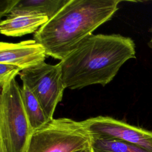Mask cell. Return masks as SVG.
<instances>
[{"mask_svg":"<svg viewBox=\"0 0 152 152\" xmlns=\"http://www.w3.org/2000/svg\"><path fill=\"white\" fill-rule=\"evenodd\" d=\"M69 0H18L11 13L26 12L53 17ZM10 13V14H11Z\"/></svg>","mask_w":152,"mask_h":152,"instance_id":"9c48e42d","label":"cell"},{"mask_svg":"<svg viewBox=\"0 0 152 152\" xmlns=\"http://www.w3.org/2000/svg\"><path fill=\"white\" fill-rule=\"evenodd\" d=\"M18 0H1L0 1V17L9 15L15 7Z\"/></svg>","mask_w":152,"mask_h":152,"instance_id":"4fadbf2b","label":"cell"},{"mask_svg":"<svg viewBox=\"0 0 152 152\" xmlns=\"http://www.w3.org/2000/svg\"><path fill=\"white\" fill-rule=\"evenodd\" d=\"M120 0H69L33 36L47 56L60 61L110 20Z\"/></svg>","mask_w":152,"mask_h":152,"instance_id":"7a4b0ae2","label":"cell"},{"mask_svg":"<svg viewBox=\"0 0 152 152\" xmlns=\"http://www.w3.org/2000/svg\"><path fill=\"white\" fill-rule=\"evenodd\" d=\"M21 69L14 65L0 63V86L1 88L9 83L15 76L20 72Z\"/></svg>","mask_w":152,"mask_h":152,"instance_id":"7c38bea8","label":"cell"},{"mask_svg":"<svg viewBox=\"0 0 152 152\" xmlns=\"http://www.w3.org/2000/svg\"><path fill=\"white\" fill-rule=\"evenodd\" d=\"M33 132L14 78L1 88L0 142L7 152H26Z\"/></svg>","mask_w":152,"mask_h":152,"instance_id":"3957f363","label":"cell"},{"mask_svg":"<svg viewBox=\"0 0 152 152\" xmlns=\"http://www.w3.org/2000/svg\"><path fill=\"white\" fill-rule=\"evenodd\" d=\"M18 75L23 84L37 98L46 115L52 120L56 107L62 100L66 88L59 63L50 65L43 62L21 71Z\"/></svg>","mask_w":152,"mask_h":152,"instance_id":"5b68a950","label":"cell"},{"mask_svg":"<svg viewBox=\"0 0 152 152\" xmlns=\"http://www.w3.org/2000/svg\"><path fill=\"white\" fill-rule=\"evenodd\" d=\"M151 39H150V41L148 42V46H149V48L150 49H152V27L151 28Z\"/></svg>","mask_w":152,"mask_h":152,"instance_id":"2e32d148","label":"cell"},{"mask_svg":"<svg viewBox=\"0 0 152 152\" xmlns=\"http://www.w3.org/2000/svg\"><path fill=\"white\" fill-rule=\"evenodd\" d=\"M74 152H93V151L91 147H88V148H86L84 149H82V150H78V151H76Z\"/></svg>","mask_w":152,"mask_h":152,"instance_id":"5bb4252c","label":"cell"},{"mask_svg":"<svg viewBox=\"0 0 152 152\" xmlns=\"http://www.w3.org/2000/svg\"><path fill=\"white\" fill-rule=\"evenodd\" d=\"M134 40L119 34H91L59 62L66 88L105 86L128 60L135 58Z\"/></svg>","mask_w":152,"mask_h":152,"instance_id":"6da1fadb","label":"cell"},{"mask_svg":"<svg viewBox=\"0 0 152 152\" xmlns=\"http://www.w3.org/2000/svg\"><path fill=\"white\" fill-rule=\"evenodd\" d=\"M91 140L83 121L53 119L33 132L26 152H74L91 147Z\"/></svg>","mask_w":152,"mask_h":152,"instance_id":"277c9868","label":"cell"},{"mask_svg":"<svg viewBox=\"0 0 152 152\" xmlns=\"http://www.w3.org/2000/svg\"><path fill=\"white\" fill-rule=\"evenodd\" d=\"M0 152H7L5 147L2 142H0Z\"/></svg>","mask_w":152,"mask_h":152,"instance_id":"9a60e30c","label":"cell"},{"mask_svg":"<svg viewBox=\"0 0 152 152\" xmlns=\"http://www.w3.org/2000/svg\"><path fill=\"white\" fill-rule=\"evenodd\" d=\"M46 51L34 39L18 43H0V63L14 65L22 70L45 62Z\"/></svg>","mask_w":152,"mask_h":152,"instance_id":"52a82bcc","label":"cell"},{"mask_svg":"<svg viewBox=\"0 0 152 152\" xmlns=\"http://www.w3.org/2000/svg\"><path fill=\"white\" fill-rule=\"evenodd\" d=\"M22 99L24 107L33 131L42 128L50 120L44 112L37 98L26 85L21 87Z\"/></svg>","mask_w":152,"mask_h":152,"instance_id":"30bf717a","label":"cell"},{"mask_svg":"<svg viewBox=\"0 0 152 152\" xmlns=\"http://www.w3.org/2000/svg\"><path fill=\"white\" fill-rule=\"evenodd\" d=\"M49 20L47 16L26 12L10 14L6 19L0 23V31L2 34L20 37L36 33Z\"/></svg>","mask_w":152,"mask_h":152,"instance_id":"ba28073f","label":"cell"},{"mask_svg":"<svg viewBox=\"0 0 152 152\" xmlns=\"http://www.w3.org/2000/svg\"><path fill=\"white\" fill-rule=\"evenodd\" d=\"M91 147L93 152H151L125 141L93 135Z\"/></svg>","mask_w":152,"mask_h":152,"instance_id":"8fae6325","label":"cell"},{"mask_svg":"<svg viewBox=\"0 0 152 152\" xmlns=\"http://www.w3.org/2000/svg\"><path fill=\"white\" fill-rule=\"evenodd\" d=\"M93 136L125 141L152 152V131L110 116H98L83 121Z\"/></svg>","mask_w":152,"mask_h":152,"instance_id":"8992f818","label":"cell"}]
</instances>
